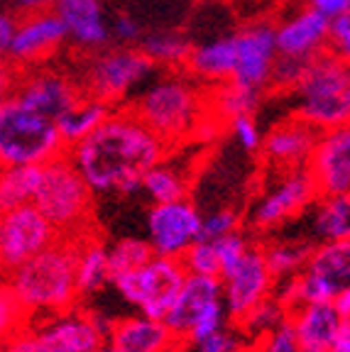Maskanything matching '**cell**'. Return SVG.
<instances>
[{
  "mask_svg": "<svg viewBox=\"0 0 350 352\" xmlns=\"http://www.w3.org/2000/svg\"><path fill=\"white\" fill-rule=\"evenodd\" d=\"M167 152L169 147L165 140H159L130 108L108 116L66 149L93 193L123 196L143 191V174L167 160Z\"/></svg>",
  "mask_w": 350,
  "mask_h": 352,
  "instance_id": "6da1fadb",
  "label": "cell"
},
{
  "mask_svg": "<svg viewBox=\"0 0 350 352\" xmlns=\"http://www.w3.org/2000/svg\"><path fill=\"white\" fill-rule=\"evenodd\" d=\"M74 257H76V240L59 237L54 245L6 274V281L32 320L64 314L81 303Z\"/></svg>",
  "mask_w": 350,
  "mask_h": 352,
  "instance_id": "7a4b0ae2",
  "label": "cell"
},
{
  "mask_svg": "<svg viewBox=\"0 0 350 352\" xmlns=\"http://www.w3.org/2000/svg\"><path fill=\"white\" fill-rule=\"evenodd\" d=\"M32 206L50 220L61 237H76L93 228V191L66 152L39 166Z\"/></svg>",
  "mask_w": 350,
  "mask_h": 352,
  "instance_id": "3957f363",
  "label": "cell"
},
{
  "mask_svg": "<svg viewBox=\"0 0 350 352\" xmlns=\"http://www.w3.org/2000/svg\"><path fill=\"white\" fill-rule=\"evenodd\" d=\"M304 96L299 118L321 132L348 125L350 118V78L348 59L331 52L326 44L311 56L307 74L296 86Z\"/></svg>",
  "mask_w": 350,
  "mask_h": 352,
  "instance_id": "277c9868",
  "label": "cell"
},
{
  "mask_svg": "<svg viewBox=\"0 0 350 352\" xmlns=\"http://www.w3.org/2000/svg\"><path fill=\"white\" fill-rule=\"evenodd\" d=\"M66 147L54 118L20 103L15 96L0 108V164H44Z\"/></svg>",
  "mask_w": 350,
  "mask_h": 352,
  "instance_id": "5b68a950",
  "label": "cell"
},
{
  "mask_svg": "<svg viewBox=\"0 0 350 352\" xmlns=\"http://www.w3.org/2000/svg\"><path fill=\"white\" fill-rule=\"evenodd\" d=\"M130 110L159 140H165L167 147H172L179 140L194 138L206 116V98L189 81L174 78L150 88L143 98L130 105Z\"/></svg>",
  "mask_w": 350,
  "mask_h": 352,
  "instance_id": "8992f818",
  "label": "cell"
},
{
  "mask_svg": "<svg viewBox=\"0 0 350 352\" xmlns=\"http://www.w3.org/2000/svg\"><path fill=\"white\" fill-rule=\"evenodd\" d=\"M184 279L186 270L181 259L152 254L137 272L118 276L110 284L143 316L162 320L167 311H169V306L174 303Z\"/></svg>",
  "mask_w": 350,
  "mask_h": 352,
  "instance_id": "52a82bcc",
  "label": "cell"
},
{
  "mask_svg": "<svg viewBox=\"0 0 350 352\" xmlns=\"http://www.w3.org/2000/svg\"><path fill=\"white\" fill-rule=\"evenodd\" d=\"M108 328L110 320L79 306L30 323L39 352H93L105 342Z\"/></svg>",
  "mask_w": 350,
  "mask_h": 352,
  "instance_id": "ba28073f",
  "label": "cell"
},
{
  "mask_svg": "<svg viewBox=\"0 0 350 352\" xmlns=\"http://www.w3.org/2000/svg\"><path fill=\"white\" fill-rule=\"evenodd\" d=\"M299 279L301 303H331L350 286V240H323L313 245Z\"/></svg>",
  "mask_w": 350,
  "mask_h": 352,
  "instance_id": "9c48e42d",
  "label": "cell"
},
{
  "mask_svg": "<svg viewBox=\"0 0 350 352\" xmlns=\"http://www.w3.org/2000/svg\"><path fill=\"white\" fill-rule=\"evenodd\" d=\"M59 232L32 204L0 213V257L6 274L59 240Z\"/></svg>",
  "mask_w": 350,
  "mask_h": 352,
  "instance_id": "30bf717a",
  "label": "cell"
},
{
  "mask_svg": "<svg viewBox=\"0 0 350 352\" xmlns=\"http://www.w3.org/2000/svg\"><path fill=\"white\" fill-rule=\"evenodd\" d=\"M152 66L154 61L145 52L125 50L93 56V59L86 61L83 81L79 88L86 98L101 100L105 105L118 103L127 88L135 81H140Z\"/></svg>",
  "mask_w": 350,
  "mask_h": 352,
  "instance_id": "8fae6325",
  "label": "cell"
},
{
  "mask_svg": "<svg viewBox=\"0 0 350 352\" xmlns=\"http://www.w3.org/2000/svg\"><path fill=\"white\" fill-rule=\"evenodd\" d=\"M218 279L225 314H228V320H236V323L255 303L267 298L274 289V279L269 274L267 264H265L262 250L252 248V245Z\"/></svg>",
  "mask_w": 350,
  "mask_h": 352,
  "instance_id": "7c38bea8",
  "label": "cell"
},
{
  "mask_svg": "<svg viewBox=\"0 0 350 352\" xmlns=\"http://www.w3.org/2000/svg\"><path fill=\"white\" fill-rule=\"evenodd\" d=\"M198 228H201V213L186 198L154 204L147 213V242L159 257L179 259L196 242Z\"/></svg>",
  "mask_w": 350,
  "mask_h": 352,
  "instance_id": "4fadbf2b",
  "label": "cell"
},
{
  "mask_svg": "<svg viewBox=\"0 0 350 352\" xmlns=\"http://www.w3.org/2000/svg\"><path fill=\"white\" fill-rule=\"evenodd\" d=\"M318 198L343 196L350 191V132L348 125L321 132L307 160Z\"/></svg>",
  "mask_w": 350,
  "mask_h": 352,
  "instance_id": "5bb4252c",
  "label": "cell"
},
{
  "mask_svg": "<svg viewBox=\"0 0 350 352\" xmlns=\"http://www.w3.org/2000/svg\"><path fill=\"white\" fill-rule=\"evenodd\" d=\"M316 198V186H313V179L307 171V166L287 171L285 179L258 201V206L252 210V226L258 230L282 226L285 220L294 218L307 206H311Z\"/></svg>",
  "mask_w": 350,
  "mask_h": 352,
  "instance_id": "9a60e30c",
  "label": "cell"
},
{
  "mask_svg": "<svg viewBox=\"0 0 350 352\" xmlns=\"http://www.w3.org/2000/svg\"><path fill=\"white\" fill-rule=\"evenodd\" d=\"M105 342L115 352H174L181 345L162 320L143 314L110 320Z\"/></svg>",
  "mask_w": 350,
  "mask_h": 352,
  "instance_id": "2e32d148",
  "label": "cell"
},
{
  "mask_svg": "<svg viewBox=\"0 0 350 352\" xmlns=\"http://www.w3.org/2000/svg\"><path fill=\"white\" fill-rule=\"evenodd\" d=\"M318 138H321L318 127H313L304 118H291V120L272 127L267 138L260 140V149H262L265 160L272 162L274 166L291 171L307 166L309 154L316 147Z\"/></svg>",
  "mask_w": 350,
  "mask_h": 352,
  "instance_id": "e0dca14e",
  "label": "cell"
},
{
  "mask_svg": "<svg viewBox=\"0 0 350 352\" xmlns=\"http://www.w3.org/2000/svg\"><path fill=\"white\" fill-rule=\"evenodd\" d=\"M12 96H15L20 103L39 110L44 116L54 118V122L64 110H69L81 98H86L76 83L69 81V78L61 76V74H52V72H39V74L28 72L25 78L17 83Z\"/></svg>",
  "mask_w": 350,
  "mask_h": 352,
  "instance_id": "ac0fdd59",
  "label": "cell"
},
{
  "mask_svg": "<svg viewBox=\"0 0 350 352\" xmlns=\"http://www.w3.org/2000/svg\"><path fill=\"white\" fill-rule=\"evenodd\" d=\"M218 298H220V279H216V276L186 274L184 284H181L179 294H176L169 311L165 314L162 323L184 342L194 320L203 314V308L211 306Z\"/></svg>",
  "mask_w": 350,
  "mask_h": 352,
  "instance_id": "d6986e66",
  "label": "cell"
},
{
  "mask_svg": "<svg viewBox=\"0 0 350 352\" xmlns=\"http://www.w3.org/2000/svg\"><path fill=\"white\" fill-rule=\"evenodd\" d=\"M66 32H69V28L59 15H52V12L44 15L42 12V15L30 17L20 30L15 28L8 52H10L12 59L25 66L37 64L59 47Z\"/></svg>",
  "mask_w": 350,
  "mask_h": 352,
  "instance_id": "ffe728a7",
  "label": "cell"
},
{
  "mask_svg": "<svg viewBox=\"0 0 350 352\" xmlns=\"http://www.w3.org/2000/svg\"><path fill=\"white\" fill-rule=\"evenodd\" d=\"M238 44V64L233 69L230 81L243 88L260 91L267 83L274 54V32L269 28H252L236 37Z\"/></svg>",
  "mask_w": 350,
  "mask_h": 352,
  "instance_id": "44dd1931",
  "label": "cell"
},
{
  "mask_svg": "<svg viewBox=\"0 0 350 352\" xmlns=\"http://www.w3.org/2000/svg\"><path fill=\"white\" fill-rule=\"evenodd\" d=\"M287 318L294 328L299 352H326L343 323L331 303H301Z\"/></svg>",
  "mask_w": 350,
  "mask_h": 352,
  "instance_id": "7402d4cb",
  "label": "cell"
},
{
  "mask_svg": "<svg viewBox=\"0 0 350 352\" xmlns=\"http://www.w3.org/2000/svg\"><path fill=\"white\" fill-rule=\"evenodd\" d=\"M76 240V257H74V272H76L79 296L88 298L99 294L103 286L110 284L108 272V248L99 232L86 230L74 237Z\"/></svg>",
  "mask_w": 350,
  "mask_h": 352,
  "instance_id": "603a6c76",
  "label": "cell"
},
{
  "mask_svg": "<svg viewBox=\"0 0 350 352\" xmlns=\"http://www.w3.org/2000/svg\"><path fill=\"white\" fill-rule=\"evenodd\" d=\"M326 32L329 15L321 10H307L274 32V50L287 56H311L326 44Z\"/></svg>",
  "mask_w": 350,
  "mask_h": 352,
  "instance_id": "cb8c5ba5",
  "label": "cell"
},
{
  "mask_svg": "<svg viewBox=\"0 0 350 352\" xmlns=\"http://www.w3.org/2000/svg\"><path fill=\"white\" fill-rule=\"evenodd\" d=\"M108 116H110V105L101 103V100H93V98H81L76 105L64 110V113L56 118V130H59V138H61V142H64V147L69 149L81 138H86L88 132H91L93 127H99Z\"/></svg>",
  "mask_w": 350,
  "mask_h": 352,
  "instance_id": "d4e9b609",
  "label": "cell"
},
{
  "mask_svg": "<svg viewBox=\"0 0 350 352\" xmlns=\"http://www.w3.org/2000/svg\"><path fill=\"white\" fill-rule=\"evenodd\" d=\"M56 15L76 34L81 44L105 42V28L101 25L99 0H61Z\"/></svg>",
  "mask_w": 350,
  "mask_h": 352,
  "instance_id": "484cf974",
  "label": "cell"
},
{
  "mask_svg": "<svg viewBox=\"0 0 350 352\" xmlns=\"http://www.w3.org/2000/svg\"><path fill=\"white\" fill-rule=\"evenodd\" d=\"M42 164H0V213L32 204Z\"/></svg>",
  "mask_w": 350,
  "mask_h": 352,
  "instance_id": "4316f807",
  "label": "cell"
},
{
  "mask_svg": "<svg viewBox=\"0 0 350 352\" xmlns=\"http://www.w3.org/2000/svg\"><path fill=\"white\" fill-rule=\"evenodd\" d=\"M186 64L192 66L194 74H198L203 78H214V81L230 78L238 64L236 37L220 39V42L208 44V47H201V50H192V54L186 56Z\"/></svg>",
  "mask_w": 350,
  "mask_h": 352,
  "instance_id": "83f0119b",
  "label": "cell"
},
{
  "mask_svg": "<svg viewBox=\"0 0 350 352\" xmlns=\"http://www.w3.org/2000/svg\"><path fill=\"white\" fill-rule=\"evenodd\" d=\"M260 96L255 88H243L238 83L228 81L223 86H218L211 94V98H206V113L216 120H233L238 116H250L252 110L258 108Z\"/></svg>",
  "mask_w": 350,
  "mask_h": 352,
  "instance_id": "f1b7e54d",
  "label": "cell"
},
{
  "mask_svg": "<svg viewBox=\"0 0 350 352\" xmlns=\"http://www.w3.org/2000/svg\"><path fill=\"white\" fill-rule=\"evenodd\" d=\"M313 230L321 240H350V198L323 196L313 215Z\"/></svg>",
  "mask_w": 350,
  "mask_h": 352,
  "instance_id": "f546056e",
  "label": "cell"
},
{
  "mask_svg": "<svg viewBox=\"0 0 350 352\" xmlns=\"http://www.w3.org/2000/svg\"><path fill=\"white\" fill-rule=\"evenodd\" d=\"M143 188L154 204H167V201H179L189 193V179L179 169L165 164V160L154 164L143 174Z\"/></svg>",
  "mask_w": 350,
  "mask_h": 352,
  "instance_id": "4dcf8cb0",
  "label": "cell"
},
{
  "mask_svg": "<svg viewBox=\"0 0 350 352\" xmlns=\"http://www.w3.org/2000/svg\"><path fill=\"white\" fill-rule=\"evenodd\" d=\"M313 245L309 242H274L262 250L265 264H267L272 279H285V276L299 274L311 254Z\"/></svg>",
  "mask_w": 350,
  "mask_h": 352,
  "instance_id": "1f68e13d",
  "label": "cell"
},
{
  "mask_svg": "<svg viewBox=\"0 0 350 352\" xmlns=\"http://www.w3.org/2000/svg\"><path fill=\"white\" fill-rule=\"evenodd\" d=\"M152 248L150 242L143 237H125V240H118L113 248H108V272L110 281L118 279V276L132 274L152 257Z\"/></svg>",
  "mask_w": 350,
  "mask_h": 352,
  "instance_id": "d6a6232c",
  "label": "cell"
},
{
  "mask_svg": "<svg viewBox=\"0 0 350 352\" xmlns=\"http://www.w3.org/2000/svg\"><path fill=\"white\" fill-rule=\"evenodd\" d=\"M287 316H289V311L279 303V298L274 296V294H269L267 298H262V301L255 303V306H252L250 311L238 320V325H240V330L245 333V336L265 338L269 330L277 328Z\"/></svg>",
  "mask_w": 350,
  "mask_h": 352,
  "instance_id": "836d02e7",
  "label": "cell"
},
{
  "mask_svg": "<svg viewBox=\"0 0 350 352\" xmlns=\"http://www.w3.org/2000/svg\"><path fill=\"white\" fill-rule=\"evenodd\" d=\"M30 323H32V318L17 301L10 284L6 279H0V345H6L10 338L28 330Z\"/></svg>",
  "mask_w": 350,
  "mask_h": 352,
  "instance_id": "e575fe53",
  "label": "cell"
},
{
  "mask_svg": "<svg viewBox=\"0 0 350 352\" xmlns=\"http://www.w3.org/2000/svg\"><path fill=\"white\" fill-rule=\"evenodd\" d=\"M179 259L184 264L186 274L216 276V279L220 276V262L218 254H216L214 240H196Z\"/></svg>",
  "mask_w": 350,
  "mask_h": 352,
  "instance_id": "d590c367",
  "label": "cell"
},
{
  "mask_svg": "<svg viewBox=\"0 0 350 352\" xmlns=\"http://www.w3.org/2000/svg\"><path fill=\"white\" fill-rule=\"evenodd\" d=\"M145 54L152 61H165V64H186V56L192 54V47L184 37L176 34H159L145 42Z\"/></svg>",
  "mask_w": 350,
  "mask_h": 352,
  "instance_id": "8d00e7d4",
  "label": "cell"
},
{
  "mask_svg": "<svg viewBox=\"0 0 350 352\" xmlns=\"http://www.w3.org/2000/svg\"><path fill=\"white\" fill-rule=\"evenodd\" d=\"M240 215L230 208L216 210L211 215H201V228H198L196 240H218V237L240 230Z\"/></svg>",
  "mask_w": 350,
  "mask_h": 352,
  "instance_id": "74e56055",
  "label": "cell"
},
{
  "mask_svg": "<svg viewBox=\"0 0 350 352\" xmlns=\"http://www.w3.org/2000/svg\"><path fill=\"white\" fill-rule=\"evenodd\" d=\"M225 325H228V314H225L223 298H218V301H214L211 306L203 308V314L194 320L192 330H189V336H186V342L201 340V338L211 336V333L225 328Z\"/></svg>",
  "mask_w": 350,
  "mask_h": 352,
  "instance_id": "f35d334b",
  "label": "cell"
},
{
  "mask_svg": "<svg viewBox=\"0 0 350 352\" xmlns=\"http://www.w3.org/2000/svg\"><path fill=\"white\" fill-rule=\"evenodd\" d=\"M214 245H216V254H218V262H220V274H223L228 267H233V264L247 252V248H250V242H247V237L243 235L240 230L218 237V240H214Z\"/></svg>",
  "mask_w": 350,
  "mask_h": 352,
  "instance_id": "ab89813d",
  "label": "cell"
},
{
  "mask_svg": "<svg viewBox=\"0 0 350 352\" xmlns=\"http://www.w3.org/2000/svg\"><path fill=\"white\" fill-rule=\"evenodd\" d=\"M260 352H299V342H296L294 328H291L289 318H285L274 330H269L265 336L262 350Z\"/></svg>",
  "mask_w": 350,
  "mask_h": 352,
  "instance_id": "60d3db41",
  "label": "cell"
},
{
  "mask_svg": "<svg viewBox=\"0 0 350 352\" xmlns=\"http://www.w3.org/2000/svg\"><path fill=\"white\" fill-rule=\"evenodd\" d=\"M336 20L329 22V32H326V39H329V47L331 52H336L340 56L348 59V50H350V17H348V10L345 12H338L333 15Z\"/></svg>",
  "mask_w": 350,
  "mask_h": 352,
  "instance_id": "b9f144b4",
  "label": "cell"
},
{
  "mask_svg": "<svg viewBox=\"0 0 350 352\" xmlns=\"http://www.w3.org/2000/svg\"><path fill=\"white\" fill-rule=\"evenodd\" d=\"M192 345H194V352H240V340H238L236 333H230L228 328L216 330V333L192 342Z\"/></svg>",
  "mask_w": 350,
  "mask_h": 352,
  "instance_id": "7bdbcfd3",
  "label": "cell"
},
{
  "mask_svg": "<svg viewBox=\"0 0 350 352\" xmlns=\"http://www.w3.org/2000/svg\"><path fill=\"white\" fill-rule=\"evenodd\" d=\"M230 125H233V130H236V135H238V140H240L243 147L250 149V152L260 149V132H258V127H255V122L250 120V116L233 118Z\"/></svg>",
  "mask_w": 350,
  "mask_h": 352,
  "instance_id": "ee69618b",
  "label": "cell"
},
{
  "mask_svg": "<svg viewBox=\"0 0 350 352\" xmlns=\"http://www.w3.org/2000/svg\"><path fill=\"white\" fill-rule=\"evenodd\" d=\"M0 347H3V352H39V347H37V342H34L30 328L22 330L20 336L10 338L6 345H0Z\"/></svg>",
  "mask_w": 350,
  "mask_h": 352,
  "instance_id": "f6af8a7d",
  "label": "cell"
},
{
  "mask_svg": "<svg viewBox=\"0 0 350 352\" xmlns=\"http://www.w3.org/2000/svg\"><path fill=\"white\" fill-rule=\"evenodd\" d=\"M326 352H350V320H343Z\"/></svg>",
  "mask_w": 350,
  "mask_h": 352,
  "instance_id": "bcb514c9",
  "label": "cell"
},
{
  "mask_svg": "<svg viewBox=\"0 0 350 352\" xmlns=\"http://www.w3.org/2000/svg\"><path fill=\"white\" fill-rule=\"evenodd\" d=\"M12 32H15V20L8 15H0V56L6 54L8 47H10Z\"/></svg>",
  "mask_w": 350,
  "mask_h": 352,
  "instance_id": "7dc6e473",
  "label": "cell"
},
{
  "mask_svg": "<svg viewBox=\"0 0 350 352\" xmlns=\"http://www.w3.org/2000/svg\"><path fill=\"white\" fill-rule=\"evenodd\" d=\"M350 0H313L316 10H321L323 15H338V12L348 10Z\"/></svg>",
  "mask_w": 350,
  "mask_h": 352,
  "instance_id": "c3c4849f",
  "label": "cell"
},
{
  "mask_svg": "<svg viewBox=\"0 0 350 352\" xmlns=\"http://www.w3.org/2000/svg\"><path fill=\"white\" fill-rule=\"evenodd\" d=\"M331 306L336 308V314L340 316L343 320H350V286L343 289V292L336 294V298L331 301Z\"/></svg>",
  "mask_w": 350,
  "mask_h": 352,
  "instance_id": "681fc988",
  "label": "cell"
},
{
  "mask_svg": "<svg viewBox=\"0 0 350 352\" xmlns=\"http://www.w3.org/2000/svg\"><path fill=\"white\" fill-rule=\"evenodd\" d=\"M115 30H118V34L125 39H135L137 37V25L132 20H127V17H121L118 20V25H115Z\"/></svg>",
  "mask_w": 350,
  "mask_h": 352,
  "instance_id": "f907efd6",
  "label": "cell"
},
{
  "mask_svg": "<svg viewBox=\"0 0 350 352\" xmlns=\"http://www.w3.org/2000/svg\"><path fill=\"white\" fill-rule=\"evenodd\" d=\"M28 6H47V3H52V0H25Z\"/></svg>",
  "mask_w": 350,
  "mask_h": 352,
  "instance_id": "816d5d0a",
  "label": "cell"
},
{
  "mask_svg": "<svg viewBox=\"0 0 350 352\" xmlns=\"http://www.w3.org/2000/svg\"><path fill=\"white\" fill-rule=\"evenodd\" d=\"M93 352H115V350H113V347L108 345V342H103V345H101L99 350H93Z\"/></svg>",
  "mask_w": 350,
  "mask_h": 352,
  "instance_id": "f5cc1de1",
  "label": "cell"
},
{
  "mask_svg": "<svg viewBox=\"0 0 350 352\" xmlns=\"http://www.w3.org/2000/svg\"><path fill=\"white\" fill-rule=\"evenodd\" d=\"M0 279H6V264H3V257H0Z\"/></svg>",
  "mask_w": 350,
  "mask_h": 352,
  "instance_id": "db71d44e",
  "label": "cell"
},
{
  "mask_svg": "<svg viewBox=\"0 0 350 352\" xmlns=\"http://www.w3.org/2000/svg\"><path fill=\"white\" fill-rule=\"evenodd\" d=\"M0 108H3V98H0Z\"/></svg>",
  "mask_w": 350,
  "mask_h": 352,
  "instance_id": "11a10c76",
  "label": "cell"
},
{
  "mask_svg": "<svg viewBox=\"0 0 350 352\" xmlns=\"http://www.w3.org/2000/svg\"><path fill=\"white\" fill-rule=\"evenodd\" d=\"M0 352H3V347H0Z\"/></svg>",
  "mask_w": 350,
  "mask_h": 352,
  "instance_id": "9f6ffc18",
  "label": "cell"
},
{
  "mask_svg": "<svg viewBox=\"0 0 350 352\" xmlns=\"http://www.w3.org/2000/svg\"><path fill=\"white\" fill-rule=\"evenodd\" d=\"M174 352H179V350H174Z\"/></svg>",
  "mask_w": 350,
  "mask_h": 352,
  "instance_id": "6f0895ef",
  "label": "cell"
}]
</instances>
